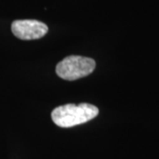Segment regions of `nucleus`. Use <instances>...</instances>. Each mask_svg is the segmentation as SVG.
<instances>
[{
    "label": "nucleus",
    "mask_w": 159,
    "mask_h": 159,
    "mask_svg": "<svg viewBox=\"0 0 159 159\" xmlns=\"http://www.w3.org/2000/svg\"><path fill=\"white\" fill-rule=\"evenodd\" d=\"M13 34L21 40H35L43 37L48 32L44 23L35 20H18L11 24Z\"/></svg>",
    "instance_id": "7ed1b4c3"
},
{
    "label": "nucleus",
    "mask_w": 159,
    "mask_h": 159,
    "mask_svg": "<svg viewBox=\"0 0 159 159\" xmlns=\"http://www.w3.org/2000/svg\"><path fill=\"white\" fill-rule=\"evenodd\" d=\"M95 68L96 62L93 58L81 56H68L57 64L56 73L62 79L75 80L89 75Z\"/></svg>",
    "instance_id": "f03ea898"
},
{
    "label": "nucleus",
    "mask_w": 159,
    "mask_h": 159,
    "mask_svg": "<svg viewBox=\"0 0 159 159\" xmlns=\"http://www.w3.org/2000/svg\"><path fill=\"white\" fill-rule=\"evenodd\" d=\"M98 113V108L90 103L82 102L78 105L68 103L54 109L51 112V119L60 127H72L95 119Z\"/></svg>",
    "instance_id": "f257e3e1"
}]
</instances>
